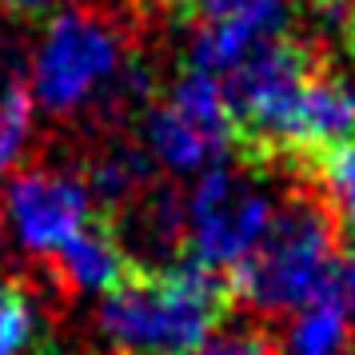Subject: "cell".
Returning <instances> with one entry per match:
<instances>
[{
  "instance_id": "9c48e42d",
  "label": "cell",
  "mask_w": 355,
  "mask_h": 355,
  "mask_svg": "<svg viewBox=\"0 0 355 355\" xmlns=\"http://www.w3.org/2000/svg\"><path fill=\"white\" fill-rule=\"evenodd\" d=\"M49 259H52L56 279H60L68 291H96V295L112 291L116 284L136 268L128 243H124V232L116 224V216H108V211H96V216Z\"/></svg>"
},
{
  "instance_id": "d6986e66",
  "label": "cell",
  "mask_w": 355,
  "mask_h": 355,
  "mask_svg": "<svg viewBox=\"0 0 355 355\" xmlns=\"http://www.w3.org/2000/svg\"><path fill=\"white\" fill-rule=\"evenodd\" d=\"M0 4H4L12 17H24V20H28V17H44V12H52L60 0H0Z\"/></svg>"
},
{
  "instance_id": "8992f818",
  "label": "cell",
  "mask_w": 355,
  "mask_h": 355,
  "mask_svg": "<svg viewBox=\"0 0 355 355\" xmlns=\"http://www.w3.org/2000/svg\"><path fill=\"white\" fill-rule=\"evenodd\" d=\"M148 156L168 172H204L236 152V128L227 116L224 92L211 72L188 68L168 92L144 108Z\"/></svg>"
},
{
  "instance_id": "7402d4cb",
  "label": "cell",
  "mask_w": 355,
  "mask_h": 355,
  "mask_svg": "<svg viewBox=\"0 0 355 355\" xmlns=\"http://www.w3.org/2000/svg\"><path fill=\"white\" fill-rule=\"evenodd\" d=\"M347 28H355V12H352V17H347Z\"/></svg>"
},
{
  "instance_id": "9a60e30c",
  "label": "cell",
  "mask_w": 355,
  "mask_h": 355,
  "mask_svg": "<svg viewBox=\"0 0 355 355\" xmlns=\"http://www.w3.org/2000/svg\"><path fill=\"white\" fill-rule=\"evenodd\" d=\"M315 176L323 184V196L336 211V224L339 232H347V240L355 243V144L352 148H339L336 156L315 168Z\"/></svg>"
},
{
  "instance_id": "6da1fadb",
  "label": "cell",
  "mask_w": 355,
  "mask_h": 355,
  "mask_svg": "<svg viewBox=\"0 0 355 355\" xmlns=\"http://www.w3.org/2000/svg\"><path fill=\"white\" fill-rule=\"evenodd\" d=\"M236 304L224 272L196 259L136 263L100 295V336L116 355H184L220 331Z\"/></svg>"
},
{
  "instance_id": "ba28073f",
  "label": "cell",
  "mask_w": 355,
  "mask_h": 355,
  "mask_svg": "<svg viewBox=\"0 0 355 355\" xmlns=\"http://www.w3.org/2000/svg\"><path fill=\"white\" fill-rule=\"evenodd\" d=\"M355 144V88L347 76L323 64L300 96L291 116L288 140H284V168L315 172L339 148Z\"/></svg>"
},
{
  "instance_id": "30bf717a",
  "label": "cell",
  "mask_w": 355,
  "mask_h": 355,
  "mask_svg": "<svg viewBox=\"0 0 355 355\" xmlns=\"http://www.w3.org/2000/svg\"><path fill=\"white\" fill-rule=\"evenodd\" d=\"M288 28V0H268L252 12H240L220 24H204L196 28L192 49H188V68L200 72H227L232 64H240L252 49H259L263 40H272Z\"/></svg>"
},
{
  "instance_id": "ffe728a7",
  "label": "cell",
  "mask_w": 355,
  "mask_h": 355,
  "mask_svg": "<svg viewBox=\"0 0 355 355\" xmlns=\"http://www.w3.org/2000/svg\"><path fill=\"white\" fill-rule=\"evenodd\" d=\"M343 49H347V56L355 60V28H347V24H343Z\"/></svg>"
},
{
  "instance_id": "8fae6325",
  "label": "cell",
  "mask_w": 355,
  "mask_h": 355,
  "mask_svg": "<svg viewBox=\"0 0 355 355\" xmlns=\"http://www.w3.org/2000/svg\"><path fill=\"white\" fill-rule=\"evenodd\" d=\"M84 184H88L92 200H100V208L108 216H116V211L128 208L136 196H144L152 188V156L144 148L116 140V144L100 148L88 160Z\"/></svg>"
},
{
  "instance_id": "277c9868",
  "label": "cell",
  "mask_w": 355,
  "mask_h": 355,
  "mask_svg": "<svg viewBox=\"0 0 355 355\" xmlns=\"http://www.w3.org/2000/svg\"><path fill=\"white\" fill-rule=\"evenodd\" d=\"M327 64L320 44L300 36H272L252 49L240 64L224 72V104L236 128V152L263 168H284V140H288L291 116L311 76Z\"/></svg>"
},
{
  "instance_id": "5bb4252c",
  "label": "cell",
  "mask_w": 355,
  "mask_h": 355,
  "mask_svg": "<svg viewBox=\"0 0 355 355\" xmlns=\"http://www.w3.org/2000/svg\"><path fill=\"white\" fill-rule=\"evenodd\" d=\"M28 132H33V88L24 72L4 68L0 72V180L24 156Z\"/></svg>"
},
{
  "instance_id": "7a4b0ae2",
  "label": "cell",
  "mask_w": 355,
  "mask_h": 355,
  "mask_svg": "<svg viewBox=\"0 0 355 355\" xmlns=\"http://www.w3.org/2000/svg\"><path fill=\"white\" fill-rule=\"evenodd\" d=\"M336 243L339 224L327 196L300 188L275 204L272 224L263 227L256 248L227 272L232 295L263 315L311 304L320 295L327 263L339 252Z\"/></svg>"
},
{
  "instance_id": "52a82bcc",
  "label": "cell",
  "mask_w": 355,
  "mask_h": 355,
  "mask_svg": "<svg viewBox=\"0 0 355 355\" xmlns=\"http://www.w3.org/2000/svg\"><path fill=\"white\" fill-rule=\"evenodd\" d=\"M92 204L96 200L80 176L52 172V168H28L8 184L4 216L24 252L49 259L96 216Z\"/></svg>"
},
{
  "instance_id": "7c38bea8",
  "label": "cell",
  "mask_w": 355,
  "mask_h": 355,
  "mask_svg": "<svg viewBox=\"0 0 355 355\" xmlns=\"http://www.w3.org/2000/svg\"><path fill=\"white\" fill-rule=\"evenodd\" d=\"M49 323L36 291L20 275H0V355H40Z\"/></svg>"
},
{
  "instance_id": "44dd1931",
  "label": "cell",
  "mask_w": 355,
  "mask_h": 355,
  "mask_svg": "<svg viewBox=\"0 0 355 355\" xmlns=\"http://www.w3.org/2000/svg\"><path fill=\"white\" fill-rule=\"evenodd\" d=\"M311 4H315V8H339L343 0H311Z\"/></svg>"
},
{
  "instance_id": "cb8c5ba5",
  "label": "cell",
  "mask_w": 355,
  "mask_h": 355,
  "mask_svg": "<svg viewBox=\"0 0 355 355\" xmlns=\"http://www.w3.org/2000/svg\"><path fill=\"white\" fill-rule=\"evenodd\" d=\"M352 355H355V352H352Z\"/></svg>"
},
{
  "instance_id": "2e32d148",
  "label": "cell",
  "mask_w": 355,
  "mask_h": 355,
  "mask_svg": "<svg viewBox=\"0 0 355 355\" xmlns=\"http://www.w3.org/2000/svg\"><path fill=\"white\" fill-rule=\"evenodd\" d=\"M184 355H284L263 327H232V331H211L204 343H196Z\"/></svg>"
},
{
  "instance_id": "4fadbf2b",
  "label": "cell",
  "mask_w": 355,
  "mask_h": 355,
  "mask_svg": "<svg viewBox=\"0 0 355 355\" xmlns=\"http://www.w3.org/2000/svg\"><path fill=\"white\" fill-rule=\"evenodd\" d=\"M355 323L327 300H311L288 327V355H352Z\"/></svg>"
},
{
  "instance_id": "e0dca14e",
  "label": "cell",
  "mask_w": 355,
  "mask_h": 355,
  "mask_svg": "<svg viewBox=\"0 0 355 355\" xmlns=\"http://www.w3.org/2000/svg\"><path fill=\"white\" fill-rule=\"evenodd\" d=\"M315 300H327V304L339 307V311L355 323V248L336 252V259L327 263V275H323Z\"/></svg>"
},
{
  "instance_id": "5b68a950",
  "label": "cell",
  "mask_w": 355,
  "mask_h": 355,
  "mask_svg": "<svg viewBox=\"0 0 355 355\" xmlns=\"http://www.w3.org/2000/svg\"><path fill=\"white\" fill-rule=\"evenodd\" d=\"M272 168L252 164L243 156L204 168V176L196 180L192 196L184 204V248L188 259L232 272L275 216V196H272Z\"/></svg>"
},
{
  "instance_id": "3957f363",
  "label": "cell",
  "mask_w": 355,
  "mask_h": 355,
  "mask_svg": "<svg viewBox=\"0 0 355 355\" xmlns=\"http://www.w3.org/2000/svg\"><path fill=\"white\" fill-rule=\"evenodd\" d=\"M132 52L112 17L96 8H68L49 20L33 56V92L56 120L84 112H128L120 80Z\"/></svg>"
},
{
  "instance_id": "ac0fdd59",
  "label": "cell",
  "mask_w": 355,
  "mask_h": 355,
  "mask_svg": "<svg viewBox=\"0 0 355 355\" xmlns=\"http://www.w3.org/2000/svg\"><path fill=\"white\" fill-rule=\"evenodd\" d=\"M172 4L192 28H204V24H220V20H232L240 12H252L268 0H172Z\"/></svg>"
},
{
  "instance_id": "603a6c76",
  "label": "cell",
  "mask_w": 355,
  "mask_h": 355,
  "mask_svg": "<svg viewBox=\"0 0 355 355\" xmlns=\"http://www.w3.org/2000/svg\"><path fill=\"white\" fill-rule=\"evenodd\" d=\"M0 252H4V232H0Z\"/></svg>"
}]
</instances>
